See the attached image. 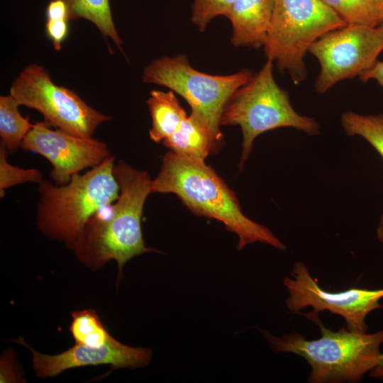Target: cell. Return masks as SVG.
Returning <instances> with one entry per match:
<instances>
[{
    "instance_id": "1",
    "label": "cell",
    "mask_w": 383,
    "mask_h": 383,
    "mask_svg": "<svg viewBox=\"0 0 383 383\" xmlns=\"http://www.w3.org/2000/svg\"><path fill=\"white\" fill-rule=\"evenodd\" d=\"M113 175L120 192L109 214L94 215L70 250L92 270L116 261L120 279L125 264L131 258L158 250L145 245L141 228L144 204L152 193L149 174L119 160L114 165Z\"/></svg>"
},
{
    "instance_id": "2",
    "label": "cell",
    "mask_w": 383,
    "mask_h": 383,
    "mask_svg": "<svg viewBox=\"0 0 383 383\" xmlns=\"http://www.w3.org/2000/svg\"><path fill=\"white\" fill-rule=\"evenodd\" d=\"M151 192L174 194L194 213L223 223L238 237V250L257 242L280 250L286 249L267 227L242 212L235 193L204 160L170 150L162 157L157 176L152 180Z\"/></svg>"
},
{
    "instance_id": "3",
    "label": "cell",
    "mask_w": 383,
    "mask_h": 383,
    "mask_svg": "<svg viewBox=\"0 0 383 383\" xmlns=\"http://www.w3.org/2000/svg\"><path fill=\"white\" fill-rule=\"evenodd\" d=\"M305 316L318 326L319 338L308 340L295 331L279 337L267 331L262 333L274 351L293 353L307 361L309 382H357L375 367L383 329L372 333L347 328L333 331L323 324L318 314L309 313Z\"/></svg>"
},
{
    "instance_id": "4",
    "label": "cell",
    "mask_w": 383,
    "mask_h": 383,
    "mask_svg": "<svg viewBox=\"0 0 383 383\" xmlns=\"http://www.w3.org/2000/svg\"><path fill=\"white\" fill-rule=\"evenodd\" d=\"M114 165L111 155L85 173L73 174L60 186L43 179L38 184L36 222L40 231L71 249L88 221L118 199L120 189L113 175Z\"/></svg>"
},
{
    "instance_id": "5",
    "label": "cell",
    "mask_w": 383,
    "mask_h": 383,
    "mask_svg": "<svg viewBox=\"0 0 383 383\" xmlns=\"http://www.w3.org/2000/svg\"><path fill=\"white\" fill-rule=\"evenodd\" d=\"M221 125L240 127V169L248 158L255 139L266 131L283 127L293 128L309 135H318L320 131L315 119L294 110L288 94L274 79L273 62L270 60L231 96L222 112Z\"/></svg>"
},
{
    "instance_id": "6",
    "label": "cell",
    "mask_w": 383,
    "mask_h": 383,
    "mask_svg": "<svg viewBox=\"0 0 383 383\" xmlns=\"http://www.w3.org/2000/svg\"><path fill=\"white\" fill-rule=\"evenodd\" d=\"M345 23L321 0H274L270 26L263 45L267 60L287 71L295 84L307 77L304 57L325 33Z\"/></svg>"
},
{
    "instance_id": "7",
    "label": "cell",
    "mask_w": 383,
    "mask_h": 383,
    "mask_svg": "<svg viewBox=\"0 0 383 383\" xmlns=\"http://www.w3.org/2000/svg\"><path fill=\"white\" fill-rule=\"evenodd\" d=\"M252 72L243 70L228 75H213L193 68L185 55L163 56L145 67V83L166 87L182 96L191 111L207 123L218 145L222 140L220 130L223 109L231 96L252 78Z\"/></svg>"
},
{
    "instance_id": "8",
    "label": "cell",
    "mask_w": 383,
    "mask_h": 383,
    "mask_svg": "<svg viewBox=\"0 0 383 383\" xmlns=\"http://www.w3.org/2000/svg\"><path fill=\"white\" fill-rule=\"evenodd\" d=\"M9 94L20 106L39 111L48 126L76 136L91 138L99 125L111 119L72 90L55 84L48 72L38 64L29 65L20 72Z\"/></svg>"
},
{
    "instance_id": "9",
    "label": "cell",
    "mask_w": 383,
    "mask_h": 383,
    "mask_svg": "<svg viewBox=\"0 0 383 383\" xmlns=\"http://www.w3.org/2000/svg\"><path fill=\"white\" fill-rule=\"evenodd\" d=\"M383 51V23L371 27L346 25L316 40L309 52L320 63L315 89L324 94L345 79L370 69Z\"/></svg>"
},
{
    "instance_id": "10",
    "label": "cell",
    "mask_w": 383,
    "mask_h": 383,
    "mask_svg": "<svg viewBox=\"0 0 383 383\" xmlns=\"http://www.w3.org/2000/svg\"><path fill=\"white\" fill-rule=\"evenodd\" d=\"M283 284L288 292L285 304L289 311L299 313L307 307L313 308L311 314L328 311L343 318L350 330L367 331V316L375 309H383L379 301L383 298V289L326 291L312 277L301 261L294 263L291 277H286Z\"/></svg>"
},
{
    "instance_id": "11",
    "label": "cell",
    "mask_w": 383,
    "mask_h": 383,
    "mask_svg": "<svg viewBox=\"0 0 383 383\" xmlns=\"http://www.w3.org/2000/svg\"><path fill=\"white\" fill-rule=\"evenodd\" d=\"M21 148L47 159L52 166L50 177L60 186L68 183L73 174L96 167L111 156L106 143L52 130L44 121L34 123Z\"/></svg>"
},
{
    "instance_id": "12",
    "label": "cell",
    "mask_w": 383,
    "mask_h": 383,
    "mask_svg": "<svg viewBox=\"0 0 383 383\" xmlns=\"http://www.w3.org/2000/svg\"><path fill=\"white\" fill-rule=\"evenodd\" d=\"M28 348L32 354V366L38 377H55L69 369L90 365H109L111 369H135L148 365L152 357L150 348L125 345L113 338L100 347L75 344L55 355H46L28 345L23 337L12 340Z\"/></svg>"
},
{
    "instance_id": "13",
    "label": "cell",
    "mask_w": 383,
    "mask_h": 383,
    "mask_svg": "<svg viewBox=\"0 0 383 383\" xmlns=\"http://www.w3.org/2000/svg\"><path fill=\"white\" fill-rule=\"evenodd\" d=\"M274 0H236L227 16L233 27L235 46L257 49L264 45L270 26Z\"/></svg>"
},
{
    "instance_id": "14",
    "label": "cell",
    "mask_w": 383,
    "mask_h": 383,
    "mask_svg": "<svg viewBox=\"0 0 383 383\" xmlns=\"http://www.w3.org/2000/svg\"><path fill=\"white\" fill-rule=\"evenodd\" d=\"M162 143L171 151L199 160H204L210 152L218 148L206 121L194 111H191L178 130Z\"/></svg>"
},
{
    "instance_id": "15",
    "label": "cell",
    "mask_w": 383,
    "mask_h": 383,
    "mask_svg": "<svg viewBox=\"0 0 383 383\" xmlns=\"http://www.w3.org/2000/svg\"><path fill=\"white\" fill-rule=\"evenodd\" d=\"M146 103L152 119L149 136L157 143L174 133L187 116L172 90H152Z\"/></svg>"
},
{
    "instance_id": "16",
    "label": "cell",
    "mask_w": 383,
    "mask_h": 383,
    "mask_svg": "<svg viewBox=\"0 0 383 383\" xmlns=\"http://www.w3.org/2000/svg\"><path fill=\"white\" fill-rule=\"evenodd\" d=\"M68 6L71 21L84 18L92 23L106 39L123 52V40L115 27L109 0H62Z\"/></svg>"
},
{
    "instance_id": "17",
    "label": "cell",
    "mask_w": 383,
    "mask_h": 383,
    "mask_svg": "<svg viewBox=\"0 0 383 383\" xmlns=\"http://www.w3.org/2000/svg\"><path fill=\"white\" fill-rule=\"evenodd\" d=\"M20 105L9 94L0 96V137L7 152L14 153L33 128L28 117H23L18 111Z\"/></svg>"
},
{
    "instance_id": "18",
    "label": "cell",
    "mask_w": 383,
    "mask_h": 383,
    "mask_svg": "<svg viewBox=\"0 0 383 383\" xmlns=\"http://www.w3.org/2000/svg\"><path fill=\"white\" fill-rule=\"evenodd\" d=\"M69 329L75 344L79 345L100 347L113 338L92 309L73 311Z\"/></svg>"
},
{
    "instance_id": "19",
    "label": "cell",
    "mask_w": 383,
    "mask_h": 383,
    "mask_svg": "<svg viewBox=\"0 0 383 383\" xmlns=\"http://www.w3.org/2000/svg\"><path fill=\"white\" fill-rule=\"evenodd\" d=\"M351 26L375 27L383 23L382 9L366 0H321Z\"/></svg>"
},
{
    "instance_id": "20",
    "label": "cell",
    "mask_w": 383,
    "mask_h": 383,
    "mask_svg": "<svg viewBox=\"0 0 383 383\" xmlns=\"http://www.w3.org/2000/svg\"><path fill=\"white\" fill-rule=\"evenodd\" d=\"M341 124L348 135L362 137L383 159V113L362 115L346 111L342 114Z\"/></svg>"
},
{
    "instance_id": "21",
    "label": "cell",
    "mask_w": 383,
    "mask_h": 383,
    "mask_svg": "<svg viewBox=\"0 0 383 383\" xmlns=\"http://www.w3.org/2000/svg\"><path fill=\"white\" fill-rule=\"evenodd\" d=\"M9 152L0 144V194L4 196V190L13 186L26 182L39 183L43 175L38 169H23L11 165L7 160Z\"/></svg>"
},
{
    "instance_id": "22",
    "label": "cell",
    "mask_w": 383,
    "mask_h": 383,
    "mask_svg": "<svg viewBox=\"0 0 383 383\" xmlns=\"http://www.w3.org/2000/svg\"><path fill=\"white\" fill-rule=\"evenodd\" d=\"M236 0H194L191 21L199 31H205L209 22L218 16H228Z\"/></svg>"
},
{
    "instance_id": "23",
    "label": "cell",
    "mask_w": 383,
    "mask_h": 383,
    "mask_svg": "<svg viewBox=\"0 0 383 383\" xmlns=\"http://www.w3.org/2000/svg\"><path fill=\"white\" fill-rule=\"evenodd\" d=\"M22 376L13 351L11 349L4 351L0 360V382H25Z\"/></svg>"
},
{
    "instance_id": "24",
    "label": "cell",
    "mask_w": 383,
    "mask_h": 383,
    "mask_svg": "<svg viewBox=\"0 0 383 383\" xmlns=\"http://www.w3.org/2000/svg\"><path fill=\"white\" fill-rule=\"evenodd\" d=\"M69 21L67 18L46 19V33L57 51L61 50L62 44L68 35Z\"/></svg>"
},
{
    "instance_id": "25",
    "label": "cell",
    "mask_w": 383,
    "mask_h": 383,
    "mask_svg": "<svg viewBox=\"0 0 383 383\" xmlns=\"http://www.w3.org/2000/svg\"><path fill=\"white\" fill-rule=\"evenodd\" d=\"M358 77L362 82L374 79L383 89V61L377 60L370 69L362 72Z\"/></svg>"
},
{
    "instance_id": "26",
    "label": "cell",
    "mask_w": 383,
    "mask_h": 383,
    "mask_svg": "<svg viewBox=\"0 0 383 383\" xmlns=\"http://www.w3.org/2000/svg\"><path fill=\"white\" fill-rule=\"evenodd\" d=\"M370 374L372 377L383 380V353H381L377 365L370 371Z\"/></svg>"
},
{
    "instance_id": "27",
    "label": "cell",
    "mask_w": 383,
    "mask_h": 383,
    "mask_svg": "<svg viewBox=\"0 0 383 383\" xmlns=\"http://www.w3.org/2000/svg\"><path fill=\"white\" fill-rule=\"evenodd\" d=\"M377 238L383 246V211L379 217L377 227Z\"/></svg>"
},
{
    "instance_id": "28",
    "label": "cell",
    "mask_w": 383,
    "mask_h": 383,
    "mask_svg": "<svg viewBox=\"0 0 383 383\" xmlns=\"http://www.w3.org/2000/svg\"><path fill=\"white\" fill-rule=\"evenodd\" d=\"M369 1L371 4H373L377 6H379L382 9V6L383 4V0H366Z\"/></svg>"
},
{
    "instance_id": "29",
    "label": "cell",
    "mask_w": 383,
    "mask_h": 383,
    "mask_svg": "<svg viewBox=\"0 0 383 383\" xmlns=\"http://www.w3.org/2000/svg\"><path fill=\"white\" fill-rule=\"evenodd\" d=\"M382 12H383V4H382Z\"/></svg>"
}]
</instances>
